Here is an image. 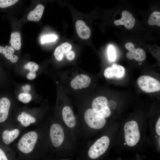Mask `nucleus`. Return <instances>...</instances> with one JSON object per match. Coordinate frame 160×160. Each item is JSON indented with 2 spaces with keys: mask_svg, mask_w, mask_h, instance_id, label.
Here are the masks:
<instances>
[{
  "mask_svg": "<svg viewBox=\"0 0 160 160\" xmlns=\"http://www.w3.org/2000/svg\"><path fill=\"white\" fill-rule=\"evenodd\" d=\"M48 120L23 133L15 145L17 160H38L50 150Z\"/></svg>",
  "mask_w": 160,
  "mask_h": 160,
  "instance_id": "f257e3e1",
  "label": "nucleus"
},
{
  "mask_svg": "<svg viewBox=\"0 0 160 160\" xmlns=\"http://www.w3.org/2000/svg\"><path fill=\"white\" fill-rule=\"evenodd\" d=\"M48 122L50 150L56 152L68 151L77 147L78 142L56 116L49 119Z\"/></svg>",
  "mask_w": 160,
  "mask_h": 160,
  "instance_id": "f03ea898",
  "label": "nucleus"
},
{
  "mask_svg": "<svg viewBox=\"0 0 160 160\" xmlns=\"http://www.w3.org/2000/svg\"><path fill=\"white\" fill-rule=\"evenodd\" d=\"M77 117L81 138L88 139L106 125V119L98 115L88 103L81 105Z\"/></svg>",
  "mask_w": 160,
  "mask_h": 160,
  "instance_id": "7ed1b4c3",
  "label": "nucleus"
},
{
  "mask_svg": "<svg viewBox=\"0 0 160 160\" xmlns=\"http://www.w3.org/2000/svg\"><path fill=\"white\" fill-rule=\"evenodd\" d=\"M73 138L77 142L81 138L77 116L68 101L64 100L58 106L56 115Z\"/></svg>",
  "mask_w": 160,
  "mask_h": 160,
  "instance_id": "20e7f679",
  "label": "nucleus"
},
{
  "mask_svg": "<svg viewBox=\"0 0 160 160\" xmlns=\"http://www.w3.org/2000/svg\"><path fill=\"white\" fill-rule=\"evenodd\" d=\"M110 142L109 137L107 135H104L87 146V152L89 157L94 159L101 156L108 148Z\"/></svg>",
  "mask_w": 160,
  "mask_h": 160,
  "instance_id": "39448f33",
  "label": "nucleus"
},
{
  "mask_svg": "<svg viewBox=\"0 0 160 160\" xmlns=\"http://www.w3.org/2000/svg\"><path fill=\"white\" fill-rule=\"evenodd\" d=\"M125 142L129 146L133 147L137 144L140 140V131L137 123L135 120L126 122L124 127Z\"/></svg>",
  "mask_w": 160,
  "mask_h": 160,
  "instance_id": "423d86ee",
  "label": "nucleus"
},
{
  "mask_svg": "<svg viewBox=\"0 0 160 160\" xmlns=\"http://www.w3.org/2000/svg\"><path fill=\"white\" fill-rule=\"evenodd\" d=\"M108 101L105 96H98L92 100L90 106L99 115L106 119L111 115V111L109 108Z\"/></svg>",
  "mask_w": 160,
  "mask_h": 160,
  "instance_id": "0eeeda50",
  "label": "nucleus"
},
{
  "mask_svg": "<svg viewBox=\"0 0 160 160\" xmlns=\"http://www.w3.org/2000/svg\"><path fill=\"white\" fill-rule=\"evenodd\" d=\"M137 83L140 88L147 93L158 92L160 90V82L157 79L148 76L139 77Z\"/></svg>",
  "mask_w": 160,
  "mask_h": 160,
  "instance_id": "6e6552de",
  "label": "nucleus"
},
{
  "mask_svg": "<svg viewBox=\"0 0 160 160\" xmlns=\"http://www.w3.org/2000/svg\"><path fill=\"white\" fill-rule=\"evenodd\" d=\"M23 129L18 125H11L9 129H5L2 132V138L3 142L6 145H9L18 138Z\"/></svg>",
  "mask_w": 160,
  "mask_h": 160,
  "instance_id": "1a4fd4ad",
  "label": "nucleus"
},
{
  "mask_svg": "<svg viewBox=\"0 0 160 160\" xmlns=\"http://www.w3.org/2000/svg\"><path fill=\"white\" fill-rule=\"evenodd\" d=\"M91 82V79L88 75L80 73L76 75L71 79L70 85L74 90H80L88 87Z\"/></svg>",
  "mask_w": 160,
  "mask_h": 160,
  "instance_id": "9d476101",
  "label": "nucleus"
},
{
  "mask_svg": "<svg viewBox=\"0 0 160 160\" xmlns=\"http://www.w3.org/2000/svg\"><path fill=\"white\" fill-rule=\"evenodd\" d=\"M125 48L129 50L126 54V57L129 60L134 59L138 61H142L146 58L145 52L140 48H135L134 45L132 43L128 42L125 45Z\"/></svg>",
  "mask_w": 160,
  "mask_h": 160,
  "instance_id": "9b49d317",
  "label": "nucleus"
},
{
  "mask_svg": "<svg viewBox=\"0 0 160 160\" xmlns=\"http://www.w3.org/2000/svg\"><path fill=\"white\" fill-rule=\"evenodd\" d=\"M125 71V69L122 66L114 64L106 68L104 72V75L106 78L108 79L114 78H120L124 76Z\"/></svg>",
  "mask_w": 160,
  "mask_h": 160,
  "instance_id": "f8f14e48",
  "label": "nucleus"
},
{
  "mask_svg": "<svg viewBox=\"0 0 160 160\" xmlns=\"http://www.w3.org/2000/svg\"><path fill=\"white\" fill-rule=\"evenodd\" d=\"M135 22V20L132 14L128 11L124 10L122 12L121 18L115 20L114 23L116 25H124L126 28L130 29L134 27Z\"/></svg>",
  "mask_w": 160,
  "mask_h": 160,
  "instance_id": "ddd939ff",
  "label": "nucleus"
},
{
  "mask_svg": "<svg viewBox=\"0 0 160 160\" xmlns=\"http://www.w3.org/2000/svg\"><path fill=\"white\" fill-rule=\"evenodd\" d=\"M11 105L8 98L3 97L0 99V123H3L8 118Z\"/></svg>",
  "mask_w": 160,
  "mask_h": 160,
  "instance_id": "4468645a",
  "label": "nucleus"
},
{
  "mask_svg": "<svg viewBox=\"0 0 160 160\" xmlns=\"http://www.w3.org/2000/svg\"><path fill=\"white\" fill-rule=\"evenodd\" d=\"M77 33L79 37L83 39L89 38L91 35V30L85 23L83 20H77L75 24Z\"/></svg>",
  "mask_w": 160,
  "mask_h": 160,
  "instance_id": "2eb2a0df",
  "label": "nucleus"
},
{
  "mask_svg": "<svg viewBox=\"0 0 160 160\" xmlns=\"http://www.w3.org/2000/svg\"><path fill=\"white\" fill-rule=\"evenodd\" d=\"M71 44L67 42L63 43L58 46L55 49L54 55L56 59L58 61H62L68 52L72 49Z\"/></svg>",
  "mask_w": 160,
  "mask_h": 160,
  "instance_id": "dca6fc26",
  "label": "nucleus"
},
{
  "mask_svg": "<svg viewBox=\"0 0 160 160\" xmlns=\"http://www.w3.org/2000/svg\"><path fill=\"white\" fill-rule=\"evenodd\" d=\"M44 7L41 4H38L34 9L31 11L27 16L29 21H38L41 18L43 14Z\"/></svg>",
  "mask_w": 160,
  "mask_h": 160,
  "instance_id": "f3484780",
  "label": "nucleus"
},
{
  "mask_svg": "<svg viewBox=\"0 0 160 160\" xmlns=\"http://www.w3.org/2000/svg\"><path fill=\"white\" fill-rule=\"evenodd\" d=\"M14 52V49L11 46H6L5 47L0 46V53L4 55L7 59L14 63L17 62L18 59L17 56L13 54Z\"/></svg>",
  "mask_w": 160,
  "mask_h": 160,
  "instance_id": "a211bd4d",
  "label": "nucleus"
},
{
  "mask_svg": "<svg viewBox=\"0 0 160 160\" xmlns=\"http://www.w3.org/2000/svg\"><path fill=\"white\" fill-rule=\"evenodd\" d=\"M9 43L14 49L17 50H19L21 46L20 33L18 32L12 33Z\"/></svg>",
  "mask_w": 160,
  "mask_h": 160,
  "instance_id": "6ab92c4d",
  "label": "nucleus"
},
{
  "mask_svg": "<svg viewBox=\"0 0 160 160\" xmlns=\"http://www.w3.org/2000/svg\"><path fill=\"white\" fill-rule=\"evenodd\" d=\"M0 160H17L13 150L9 148L7 151L0 147Z\"/></svg>",
  "mask_w": 160,
  "mask_h": 160,
  "instance_id": "aec40b11",
  "label": "nucleus"
},
{
  "mask_svg": "<svg viewBox=\"0 0 160 160\" xmlns=\"http://www.w3.org/2000/svg\"><path fill=\"white\" fill-rule=\"evenodd\" d=\"M148 23L149 25H156L160 26V12L158 11H155L150 15Z\"/></svg>",
  "mask_w": 160,
  "mask_h": 160,
  "instance_id": "412c9836",
  "label": "nucleus"
},
{
  "mask_svg": "<svg viewBox=\"0 0 160 160\" xmlns=\"http://www.w3.org/2000/svg\"><path fill=\"white\" fill-rule=\"evenodd\" d=\"M18 99L20 102L24 103H27L31 101L32 99L31 95L28 92L20 93L18 96Z\"/></svg>",
  "mask_w": 160,
  "mask_h": 160,
  "instance_id": "4be33fe9",
  "label": "nucleus"
},
{
  "mask_svg": "<svg viewBox=\"0 0 160 160\" xmlns=\"http://www.w3.org/2000/svg\"><path fill=\"white\" fill-rule=\"evenodd\" d=\"M57 36L55 34H48L44 36L41 39V43L44 44L46 43L52 42L56 41Z\"/></svg>",
  "mask_w": 160,
  "mask_h": 160,
  "instance_id": "5701e85b",
  "label": "nucleus"
},
{
  "mask_svg": "<svg viewBox=\"0 0 160 160\" xmlns=\"http://www.w3.org/2000/svg\"><path fill=\"white\" fill-rule=\"evenodd\" d=\"M24 68L28 70L30 72H34L37 71L39 68L38 65L33 62H29L25 65Z\"/></svg>",
  "mask_w": 160,
  "mask_h": 160,
  "instance_id": "b1692460",
  "label": "nucleus"
},
{
  "mask_svg": "<svg viewBox=\"0 0 160 160\" xmlns=\"http://www.w3.org/2000/svg\"><path fill=\"white\" fill-rule=\"evenodd\" d=\"M108 54L109 60L110 61H114L115 60L116 57V52L112 46L110 45L108 47Z\"/></svg>",
  "mask_w": 160,
  "mask_h": 160,
  "instance_id": "393cba45",
  "label": "nucleus"
},
{
  "mask_svg": "<svg viewBox=\"0 0 160 160\" xmlns=\"http://www.w3.org/2000/svg\"><path fill=\"white\" fill-rule=\"evenodd\" d=\"M17 0H0V7L4 8L11 6L16 3Z\"/></svg>",
  "mask_w": 160,
  "mask_h": 160,
  "instance_id": "a878e982",
  "label": "nucleus"
},
{
  "mask_svg": "<svg viewBox=\"0 0 160 160\" xmlns=\"http://www.w3.org/2000/svg\"><path fill=\"white\" fill-rule=\"evenodd\" d=\"M65 55L66 58L68 60L72 61L75 58L76 54L74 51L71 50L66 54Z\"/></svg>",
  "mask_w": 160,
  "mask_h": 160,
  "instance_id": "bb28decb",
  "label": "nucleus"
},
{
  "mask_svg": "<svg viewBox=\"0 0 160 160\" xmlns=\"http://www.w3.org/2000/svg\"><path fill=\"white\" fill-rule=\"evenodd\" d=\"M156 131L157 134L160 135V117L158 119L156 125Z\"/></svg>",
  "mask_w": 160,
  "mask_h": 160,
  "instance_id": "cd10ccee",
  "label": "nucleus"
},
{
  "mask_svg": "<svg viewBox=\"0 0 160 160\" xmlns=\"http://www.w3.org/2000/svg\"><path fill=\"white\" fill-rule=\"evenodd\" d=\"M108 106L111 110H113L115 108L116 106V103L113 100H110L108 102Z\"/></svg>",
  "mask_w": 160,
  "mask_h": 160,
  "instance_id": "c85d7f7f",
  "label": "nucleus"
},
{
  "mask_svg": "<svg viewBox=\"0 0 160 160\" xmlns=\"http://www.w3.org/2000/svg\"><path fill=\"white\" fill-rule=\"evenodd\" d=\"M36 77V74L35 72H29L27 75V78L30 80L34 79Z\"/></svg>",
  "mask_w": 160,
  "mask_h": 160,
  "instance_id": "c756f323",
  "label": "nucleus"
},
{
  "mask_svg": "<svg viewBox=\"0 0 160 160\" xmlns=\"http://www.w3.org/2000/svg\"><path fill=\"white\" fill-rule=\"evenodd\" d=\"M23 90L25 91V92H28V91L31 90L30 86L28 84L26 85L25 86H23L22 87Z\"/></svg>",
  "mask_w": 160,
  "mask_h": 160,
  "instance_id": "7c9ffc66",
  "label": "nucleus"
}]
</instances>
